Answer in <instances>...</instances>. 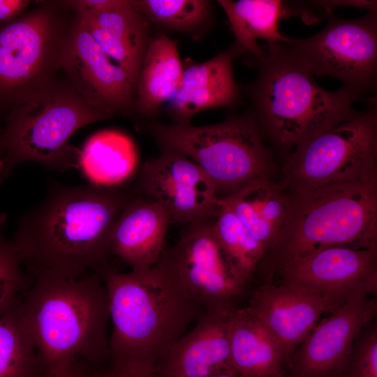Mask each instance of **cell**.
Instances as JSON below:
<instances>
[{"label": "cell", "mask_w": 377, "mask_h": 377, "mask_svg": "<svg viewBox=\"0 0 377 377\" xmlns=\"http://www.w3.org/2000/svg\"><path fill=\"white\" fill-rule=\"evenodd\" d=\"M53 187L19 220L11 239L32 280L75 279L112 267L114 226L132 188Z\"/></svg>", "instance_id": "1"}, {"label": "cell", "mask_w": 377, "mask_h": 377, "mask_svg": "<svg viewBox=\"0 0 377 377\" xmlns=\"http://www.w3.org/2000/svg\"><path fill=\"white\" fill-rule=\"evenodd\" d=\"M99 273L108 295L109 360L114 362L154 369L205 312L161 257L145 270L121 272L112 266Z\"/></svg>", "instance_id": "2"}, {"label": "cell", "mask_w": 377, "mask_h": 377, "mask_svg": "<svg viewBox=\"0 0 377 377\" xmlns=\"http://www.w3.org/2000/svg\"><path fill=\"white\" fill-rule=\"evenodd\" d=\"M21 302L43 370L75 360L96 366L110 359L108 295L99 272L32 280Z\"/></svg>", "instance_id": "3"}, {"label": "cell", "mask_w": 377, "mask_h": 377, "mask_svg": "<svg viewBox=\"0 0 377 377\" xmlns=\"http://www.w3.org/2000/svg\"><path fill=\"white\" fill-rule=\"evenodd\" d=\"M263 47L265 54L255 60L258 75L249 91L260 131L278 147L294 149L360 112L353 108L359 95L353 90L320 87L314 75L281 42Z\"/></svg>", "instance_id": "4"}, {"label": "cell", "mask_w": 377, "mask_h": 377, "mask_svg": "<svg viewBox=\"0 0 377 377\" xmlns=\"http://www.w3.org/2000/svg\"><path fill=\"white\" fill-rule=\"evenodd\" d=\"M288 193L283 228L256 271L265 282L286 260L319 249L377 248V178Z\"/></svg>", "instance_id": "5"}, {"label": "cell", "mask_w": 377, "mask_h": 377, "mask_svg": "<svg viewBox=\"0 0 377 377\" xmlns=\"http://www.w3.org/2000/svg\"><path fill=\"white\" fill-rule=\"evenodd\" d=\"M108 118L89 106L64 75L59 76L3 117L0 185L22 162L59 171L77 168L80 149L70 145L69 138L80 128Z\"/></svg>", "instance_id": "6"}, {"label": "cell", "mask_w": 377, "mask_h": 377, "mask_svg": "<svg viewBox=\"0 0 377 377\" xmlns=\"http://www.w3.org/2000/svg\"><path fill=\"white\" fill-rule=\"evenodd\" d=\"M39 2L0 24V120L62 72V53L77 11L73 0Z\"/></svg>", "instance_id": "7"}, {"label": "cell", "mask_w": 377, "mask_h": 377, "mask_svg": "<svg viewBox=\"0 0 377 377\" xmlns=\"http://www.w3.org/2000/svg\"><path fill=\"white\" fill-rule=\"evenodd\" d=\"M142 128L161 149L177 151L199 165L212 180L218 199L270 179V156L253 113L210 125L149 122Z\"/></svg>", "instance_id": "8"}, {"label": "cell", "mask_w": 377, "mask_h": 377, "mask_svg": "<svg viewBox=\"0 0 377 377\" xmlns=\"http://www.w3.org/2000/svg\"><path fill=\"white\" fill-rule=\"evenodd\" d=\"M377 113L373 108L323 131L292 149L282 185L296 192L377 178Z\"/></svg>", "instance_id": "9"}, {"label": "cell", "mask_w": 377, "mask_h": 377, "mask_svg": "<svg viewBox=\"0 0 377 377\" xmlns=\"http://www.w3.org/2000/svg\"><path fill=\"white\" fill-rule=\"evenodd\" d=\"M282 45L313 75L340 80L357 95L373 89L377 72V15L356 20L330 14L325 27L305 38H288Z\"/></svg>", "instance_id": "10"}, {"label": "cell", "mask_w": 377, "mask_h": 377, "mask_svg": "<svg viewBox=\"0 0 377 377\" xmlns=\"http://www.w3.org/2000/svg\"><path fill=\"white\" fill-rule=\"evenodd\" d=\"M161 257L187 295L205 311L239 308L248 284L218 242L212 220L186 225L177 242Z\"/></svg>", "instance_id": "11"}, {"label": "cell", "mask_w": 377, "mask_h": 377, "mask_svg": "<svg viewBox=\"0 0 377 377\" xmlns=\"http://www.w3.org/2000/svg\"><path fill=\"white\" fill-rule=\"evenodd\" d=\"M136 195L166 209L171 224L189 225L213 220L219 207L214 186L203 170L184 154L161 149L140 168L132 188Z\"/></svg>", "instance_id": "12"}, {"label": "cell", "mask_w": 377, "mask_h": 377, "mask_svg": "<svg viewBox=\"0 0 377 377\" xmlns=\"http://www.w3.org/2000/svg\"><path fill=\"white\" fill-rule=\"evenodd\" d=\"M61 71L94 110L109 117L135 112V84L103 52L78 14L62 53Z\"/></svg>", "instance_id": "13"}, {"label": "cell", "mask_w": 377, "mask_h": 377, "mask_svg": "<svg viewBox=\"0 0 377 377\" xmlns=\"http://www.w3.org/2000/svg\"><path fill=\"white\" fill-rule=\"evenodd\" d=\"M275 273L281 283L307 288L341 303L359 291L376 295L377 248H322L286 260Z\"/></svg>", "instance_id": "14"}, {"label": "cell", "mask_w": 377, "mask_h": 377, "mask_svg": "<svg viewBox=\"0 0 377 377\" xmlns=\"http://www.w3.org/2000/svg\"><path fill=\"white\" fill-rule=\"evenodd\" d=\"M359 291L318 322L288 363L290 377H340L354 341L377 313V300Z\"/></svg>", "instance_id": "15"}, {"label": "cell", "mask_w": 377, "mask_h": 377, "mask_svg": "<svg viewBox=\"0 0 377 377\" xmlns=\"http://www.w3.org/2000/svg\"><path fill=\"white\" fill-rule=\"evenodd\" d=\"M343 303L316 291L279 283H263L246 306L276 343L288 362L324 312Z\"/></svg>", "instance_id": "16"}, {"label": "cell", "mask_w": 377, "mask_h": 377, "mask_svg": "<svg viewBox=\"0 0 377 377\" xmlns=\"http://www.w3.org/2000/svg\"><path fill=\"white\" fill-rule=\"evenodd\" d=\"M78 16L103 52L136 87L150 41L149 24L131 0H73Z\"/></svg>", "instance_id": "17"}, {"label": "cell", "mask_w": 377, "mask_h": 377, "mask_svg": "<svg viewBox=\"0 0 377 377\" xmlns=\"http://www.w3.org/2000/svg\"><path fill=\"white\" fill-rule=\"evenodd\" d=\"M234 311H206L156 364V375L205 377L235 372L230 363L229 341V323Z\"/></svg>", "instance_id": "18"}, {"label": "cell", "mask_w": 377, "mask_h": 377, "mask_svg": "<svg viewBox=\"0 0 377 377\" xmlns=\"http://www.w3.org/2000/svg\"><path fill=\"white\" fill-rule=\"evenodd\" d=\"M239 54L233 47L200 63L183 62L180 84L168 101V112L176 124H191L197 113L215 108L233 106L239 99L232 60Z\"/></svg>", "instance_id": "19"}, {"label": "cell", "mask_w": 377, "mask_h": 377, "mask_svg": "<svg viewBox=\"0 0 377 377\" xmlns=\"http://www.w3.org/2000/svg\"><path fill=\"white\" fill-rule=\"evenodd\" d=\"M170 216L165 208L148 198L135 195L124 207L113 228L112 256L131 271L154 266L163 251Z\"/></svg>", "instance_id": "20"}, {"label": "cell", "mask_w": 377, "mask_h": 377, "mask_svg": "<svg viewBox=\"0 0 377 377\" xmlns=\"http://www.w3.org/2000/svg\"><path fill=\"white\" fill-rule=\"evenodd\" d=\"M219 200L232 211L267 253L274 246L283 228L290 207V195L282 184L274 183L270 179H261Z\"/></svg>", "instance_id": "21"}, {"label": "cell", "mask_w": 377, "mask_h": 377, "mask_svg": "<svg viewBox=\"0 0 377 377\" xmlns=\"http://www.w3.org/2000/svg\"><path fill=\"white\" fill-rule=\"evenodd\" d=\"M77 168L92 186L107 189L124 187L139 171L137 149L124 133L99 131L80 149Z\"/></svg>", "instance_id": "22"}, {"label": "cell", "mask_w": 377, "mask_h": 377, "mask_svg": "<svg viewBox=\"0 0 377 377\" xmlns=\"http://www.w3.org/2000/svg\"><path fill=\"white\" fill-rule=\"evenodd\" d=\"M230 363L242 377H284L285 357L279 347L246 306L229 323Z\"/></svg>", "instance_id": "23"}, {"label": "cell", "mask_w": 377, "mask_h": 377, "mask_svg": "<svg viewBox=\"0 0 377 377\" xmlns=\"http://www.w3.org/2000/svg\"><path fill=\"white\" fill-rule=\"evenodd\" d=\"M183 69L176 41L163 34L150 39L136 82L134 112L154 117L176 92Z\"/></svg>", "instance_id": "24"}, {"label": "cell", "mask_w": 377, "mask_h": 377, "mask_svg": "<svg viewBox=\"0 0 377 377\" xmlns=\"http://www.w3.org/2000/svg\"><path fill=\"white\" fill-rule=\"evenodd\" d=\"M235 36L232 46L239 55L248 53L254 60L261 59L265 50L257 43L284 42L288 38L279 31L281 18L288 17L286 1L279 0H219Z\"/></svg>", "instance_id": "25"}, {"label": "cell", "mask_w": 377, "mask_h": 377, "mask_svg": "<svg viewBox=\"0 0 377 377\" xmlns=\"http://www.w3.org/2000/svg\"><path fill=\"white\" fill-rule=\"evenodd\" d=\"M21 299L0 313V377H36L43 370Z\"/></svg>", "instance_id": "26"}, {"label": "cell", "mask_w": 377, "mask_h": 377, "mask_svg": "<svg viewBox=\"0 0 377 377\" xmlns=\"http://www.w3.org/2000/svg\"><path fill=\"white\" fill-rule=\"evenodd\" d=\"M212 227L218 242L235 271L249 284L266 254V249L219 199Z\"/></svg>", "instance_id": "27"}, {"label": "cell", "mask_w": 377, "mask_h": 377, "mask_svg": "<svg viewBox=\"0 0 377 377\" xmlns=\"http://www.w3.org/2000/svg\"><path fill=\"white\" fill-rule=\"evenodd\" d=\"M149 24L175 31L195 34L212 20L207 0H131Z\"/></svg>", "instance_id": "28"}, {"label": "cell", "mask_w": 377, "mask_h": 377, "mask_svg": "<svg viewBox=\"0 0 377 377\" xmlns=\"http://www.w3.org/2000/svg\"><path fill=\"white\" fill-rule=\"evenodd\" d=\"M6 217L3 214H0V313L10 307L32 282L12 240L4 235Z\"/></svg>", "instance_id": "29"}, {"label": "cell", "mask_w": 377, "mask_h": 377, "mask_svg": "<svg viewBox=\"0 0 377 377\" xmlns=\"http://www.w3.org/2000/svg\"><path fill=\"white\" fill-rule=\"evenodd\" d=\"M340 377H377V326L371 322L355 339Z\"/></svg>", "instance_id": "30"}, {"label": "cell", "mask_w": 377, "mask_h": 377, "mask_svg": "<svg viewBox=\"0 0 377 377\" xmlns=\"http://www.w3.org/2000/svg\"><path fill=\"white\" fill-rule=\"evenodd\" d=\"M90 377H158L154 369L114 362L110 360L91 367Z\"/></svg>", "instance_id": "31"}, {"label": "cell", "mask_w": 377, "mask_h": 377, "mask_svg": "<svg viewBox=\"0 0 377 377\" xmlns=\"http://www.w3.org/2000/svg\"><path fill=\"white\" fill-rule=\"evenodd\" d=\"M91 366L75 360L49 370H42L36 377H90Z\"/></svg>", "instance_id": "32"}, {"label": "cell", "mask_w": 377, "mask_h": 377, "mask_svg": "<svg viewBox=\"0 0 377 377\" xmlns=\"http://www.w3.org/2000/svg\"><path fill=\"white\" fill-rule=\"evenodd\" d=\"M31 3L29 0H0V24L21 15Z\"/></svg>", "instance_id": "33"}, {"label": "cell", "mask_w": 377, "mask_h": 377, "mask_svg": "<svg viewBox=\"0 0 377 377\" xmlns=\"http://www.w3.org/2000/svg\"><path fill=\"white\" fill-rule=\"evenodd\" d=\"M205 377H242L235 372H223L215 374Z\"/></svg>", "instance_id": "34"}, {"label": "cell", "mask_w": 377, "mask_h": 377, "mask_svg": "<svg viewBox=\"0 0 377 377\" xmlns=\"http://www.w3.org/2000/svg\"><path fill=\"white\" fill-rule=\"evenodd\" d=\"M1 150H0V178H1V172H2V170H3V159H2V157L1 156Z\"/></svg>", "instance_id": "35"}, {"label": "cell", "mask_w": 377, "mask_h": 377, "mask_svg": "<svg viewBox=\"0 0 377 377\" xmlns=\"http://www.w3.org/2000/svg\"><path fill=\"white\" fill-rule=\"evenodd\" d=\"M1 127L0 126V131H1Z\"/></svg>", "instance_id": "36"}]
</instances>
